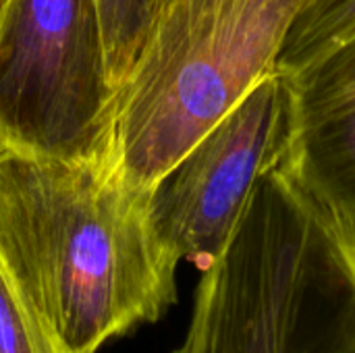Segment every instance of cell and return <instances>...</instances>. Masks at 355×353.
<instances>
[{
    "label": "cell",
    "mask_w": 355,
    "mask_h": 353,
    "mask_svg": "<svg viewBox=\"0 0 355 353\" xmlns=\"http://www.w3.org/2000/svg\"><path fill=\"white\" fill-rule=\"evenodd\" d=\"M114 94L96 0H0V146L106 166Z\"/></svg>",
    "instance_id": "cell-4"
},
{
    "label": "cell",
    "mask_w": 355,
    "mask_h": 353,
    "mask_svg": "<svg viewBox=\"0 0 355 353\" xmlns=\"http://www.w3.org/2000/svg\"><path fill=\"white\" fill-rule=\"evenodd\" d=\"M300 85L279 69L227 112L154 187L160 239L200 270L212 264L252 191L293 148Z\"/></svg>",
    "instance_id": "cell-5"
},
{
    "label": "cell",
    "mask_w": 355,
    "mask_h": 353,
    "mask_svg": "<svg viewBox=\"0 0 355 353\" xmlns=\"http://www.w3.org/2000/svg\"><path fill=\"white\" fill-rule=\"evenodd\" d=\"M152 191L92 162L0 146V260L60 353H98L177 302Z\"/></svg>",
    "instance_id": "cell-1"
},
{
    "label": "cell",
    "mask_w": 355,
    "mask_h": 353,
    "mask_svg": "<svg viewBox=\"0 0 355 353\" xmlns=\"http://www.w3.org/2000/svg\"><path fill=\"white\" fill-rule=\"evenodd\" d=\"M355 42V0H304L277 69L300 81Z\"/></svg>",
    "instance_id": "cell-7"
},
{
    "label": "cell",
    "mask_w": 355,
    "mask_h": 353,
    "mask_svg": "<svg viewBox=\"0 0 355 353\" xmlns=\"http://www.w3.org/2000/svg\"><path fill=\"white\" fill-rule=\"evenodd\" d=\"M304 0H162L114 94L108 162L154 189L266 75Z\"/></svg>",
    "instance_id": "cell-3"
},
{
    "label": "cell",
    "mask_w": 355,
    "mask_h": 353,
    "mask_svg": "<svg viewBox=\"0 0 355 353\" xmlns=\"http://www.w3.org/2000/svg\"><path fill=\"white\" fill-rule=\"evenodd\" d=\"M104 46L108 73L114 89L121 85L127 75L137 48L146 35V29L162 0H96Z\"/></svg>",
    "instance_id": "cell-8"
},
{
    "label": "cell",
    "mask_w": 355,
    "mask_h": 353,
    "mask_svg": "<svg viewBox=\"0 0 355 353\" xmlns=\"http://www.w3.org/2000/svg\"><path fill=\"white\" fill-rule=\"evenodd\" d=\"M0 353H60L0 260Z\"/></svg>",
    "instance_id": "cell-9"
},
{
    "label": "cell",
    "mask_w": 355,
    "mask_h": 353,
    "mask_svg": "<svg viewBox=\"0 0 355 353\" xmlns=\"http://www.w3.org/2000/svg\"><path fill=\"white\" fill-rule=\"evenodd\" d=\"M173 353H355V214L308 177L297 139L202 270Z\"/></svg>",
    "instance_id": "cell-2"
},
{
    "label": "cell",
    "mask_w": 355,
    "mask_h": 353,
    "mask_svg": "<svg viewBox=\"0 0 355 353\" xmlns=\"http://www.w3.org/2000/svg\"><path fill=\"white\" fill-rule=\"evenodd\" d=\"M297 85L304 171L355 214V42Z\"/></svg>",
    "instance_id": "cell-6"
}]
</instances>
